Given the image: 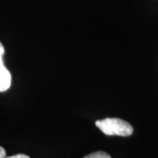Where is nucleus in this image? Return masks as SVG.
<instances>
[{
	"mask_svg": "<svg viewBox=\"0 0 158 158\" xmlns=\"http://www.w3.org/2000/svg\"><path fill=\"white\" fill-rule=\"evenodd\" d=\"M98 127L106 135L130 136L134 133V128L131 125L123 119L118 118H106L96 121Z\"/></svg>",
	"mask_w": 158,
	"mask_h": 158,
	"instance_id": "nucleus-1",
	"label": "nucleus"
},
{
	"mask_svg": "<svg viewBox=\"0 0 158 158\" xmlns=\"http://www.w3.org/2000/svg\"><path fill=\"white\" fill-rule=\"evenodd\" d=\"M5 55V48L0 42V92L8 90L11 85V75L6 68L3 62V56Z\"/></svg>",
	"mask_w": 158,
	"mask_h": 158,
	"instance_id": "nucleus-2",
	"label": "nucleus"
},
{
	"mask_svg": "<svg viewBox=\"0 0 158 158\" xmlns=\"http://www.w3.org/2000/svg\"><path fill=\"white\" fill-rule=\"evenodd\" d=\"M84 158H111V156L107 153L103 152V151H97V152L91 153Z\"/></svg>",
	"mask_w": 158,
	"mask_h": 158,
	"instance_id": "nucleus-3",
	"label": "nucleus"
},
{
	"mask_svg": "<svg viewBox=\"0 0 158 158\" xmlns=\"http://www.w3.org/2000/svg\"><path fill=\"white\" fill-rule=\"evenodd\" d=\"M5 158H30L28 156L23 155V154H18L15 156H6Z\"/></svg>",
	"mask_w": 158,
	"mask_h": 158,
	"instance_id": "nucleus-4",
	"label": "nucleus"
},
{
	"mask_svg": "<svg viewBox=\"0 0 158 158\" xmlns=\"http://www.w3.org/2000/svg\"><path fill=\"white\" fill-rule=\"evenodd\" d=\"M6 150H5V148L2 147H0V158H5L6 157Z\"/></svg>",
	"mask_w": 158,
	"mask_h": 158,
	"instance_id": "nucleus-5",
	"label": "nucleus"
}]
</instances>
